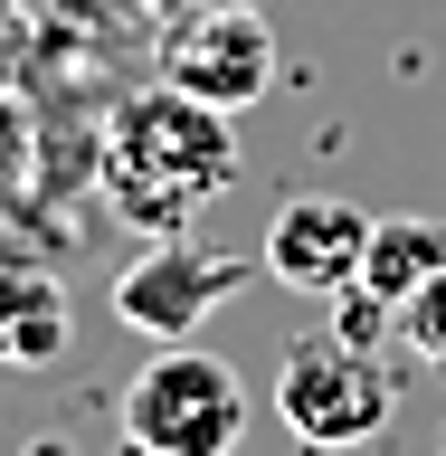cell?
<instances>
[{
    "mask_svg": "<svg viewBox=\"0 0 446 456\" xmlns=\"http://www.w3.org/2000/svg\"><path fill=\"white\" fill-rule=\"evenodd\" d=\"M228 181H238V114L181 86H152L105 124V200L142 238H181Z\"/></svg>",
    "mask_w": 446,
    "mask_h": 456,
    "instance_id": "6da1fadb",
    "label": "cell"
},
{
    "mask_svg": "<svg viewBox=\"0 0 446 456\" xmlns=\"http://www.w3.org/2000/svg\"><path fill=\"white\" fill-rule=\"evenodd\" d=\"M247 419L256 399L238 380V362L199 352V342H162L124 380V447L134 456H238Z\"/></svg>",
    "mask_w": 446,
    "mask_h": 456,
    "instance_id": "7a4b0ae2",
    "label": "cell"
},
{
    "mask_svg": "<svg viewBox=\"0 0 446 456\" xmlns=\"http://www.w3.org/2000/svg\"><path fill=\"white\" fill-rule=\"evenodd\" d=\"M276 419L304 437V447L342 456V447H370L380 428L399 419V380L380 362V342H352V333H304L285 342V370H276Z\"/></svg>",
    "mask_w": 446,
    "mask_h": 456,
    "instance_id": "3957f363",
    "label": "cell"
},
{
    "mask_svg": "<svg viewBox=\"0 0 446 456\" xmlns=\"http://www.w3.org/2000/svg\"><path fill=\"white\" fill-rule=\"evenodd\" d=\"M247 276H266L256 256L191 248V238H152V248L114 276V314H124L142 342H199V323H209L228 295H247Z\"/></svg>",
    "mask_w": 446,
    "mask_h": 456,
    "instance_id": "277c9868",
    "label": "cell"
},
{
    "mask_svg": "<svg viewBox=\"0 0 446 456\" xmlns=\"http://www.w3.org/2000/svg\"><path fill=\"white\" fill-rule=\"evenodd\" d=\"M162 86H181V95H199L219 114H247L276 86V28H266V10L247 0V10H191V20H171Z\"/></svg>",
    "mask_w": 446,
    "mask_h": 456,
    "instance_id": "5b68a950",
    "label": "cell"
},
{
    "mask_svg": "<svg viewBox=\"0 0 446 456\" xmlns=\"http://www.w3.org/2000/svg\"><path fill=\"white\" fill-rule=\"evenodd\" d=\"M361 248H370V209H352L333 191H295L266 219V238H256V266L276 285H295V295H323L333 305L342 285L361 276Z\"/></svg>",
    "mask_w": 446,
    "mask_h": 456,
    "instance_id": "8992f818",
    "label": "cell"
},
{
    "mask_svg": "<svg viewBox=\"0 0 446 456\" xmlns=\"http://www.w3.org/2000/svg\"><path fill=\"white\" fill-rule=\"evenodd\" d=\"M437 266H446V219H409V209H399V219H370L361 276L342 285V295H361L370 314H390V323H399V305H409Z\"/></svg>",
    "mask_w": 446,
    "mask_h": 456,
    "instance_id": "52a82bcc",
    "label": "cell"
},
{
    "mask_svg": "<svg viewBox=\"0 0 446 456\" xmlns=\"http://www.w3.org/2000/svg\"><path fill=\"white\" fill-rule=\"evenodd\" d=\"M67 342H77L67 285H57L48 266H0V362L10 370H48V362H67Z\"/></svg>",
    "mask_w": 446,
    "mask_h": 456,
    "instance_id": "ba28073f",
    "label": "cell"
},
{
    "mask_svg": "<svg viewBox=\"0 0 446 456\" xmlns=\"http://www.w3.org/2000/svg\"><path fill=\"white\" fill-rule=\"evenodd\" d=\"M399 342H409L418 362H437V370H446V266L418 285V295H409V305H399Z\"/></svg>",
    "mask_w": 446,
    "mask_h": 456,
    "instance_id": "9c48e42d",
    "label": "cell"
},
{
    "mask_svg": "<svg viewBox=\"0 0 446 456\" xmlns=\"http://www.w3.org/2000/svg\"><path fill=\"white\" fill-rule=\"evenodd\" d=\"M171 20H191V10H247V0H162Z\"/></svg>",
    "mask_w": 446,
    "mask_h": 456,
    "instance_id": "30bf717a",
    "label": "cell"
},
{
    "mask_svg": "<svg viewBox=\"0 0 446 456\" xmlns=\"http://www.w3.org/2000/svg\"><path fill=\"white\" fill-rule=\"evenodd\" d=\"M437 456H446V437H437Z\"/></svg>",
    "mask_w": 446,
    "mask_h": 456,
    "instance_id": "8fae6325",
    "label": "cell"
}]
</instances>
